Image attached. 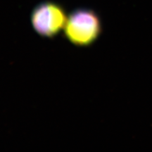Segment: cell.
<instances>
[{
  "label": "cell",
  "mask_w": 152,
  "mask_h": 152,
  "mask_svg": "<svg viewBox=\"0 0 152 152\" xmlns=\"http://www.w3.org/2000/svg\"><path fill=\"white\" fill-rule=\"evenodd\" d=\"M66 39L77 46H88L96 41L102 33V23L94 11L78 8L67 16L64 27Z\"/></svg>",
  "instance_id": "cell-1"
},
{
  "label": "cell",
  "mask_w": 152,
  "mask_h": 152,
  "mask_svg": "<svg viewBox=\"0 0 152 152\" xmlns=\"http://www.w3.org/2000/svg\"><path fill=\"white\" fill-rule=\"evenodd\" d=\"M67 16L60 4L44 1L37 4L31 13V20L34 31L42 37L52 38L64 29Z\"/></svg>",
  "instance_id": "cell-2"
}]
</instances>
